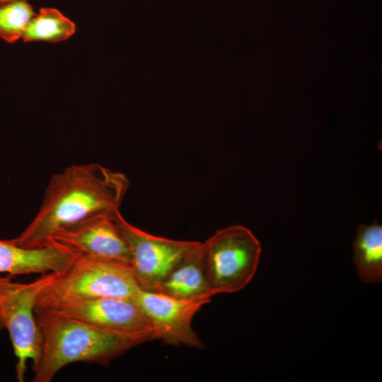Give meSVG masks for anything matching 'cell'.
I'll list each match as a JSON object with an SVG mask.
<instances>
[{
  "mask_svg": "<svg viewBox=\"0 0 382 382\" xmlns=\"http://www.w3.org/2000/svg\"><path fill=\"white\" fill-rule=\"evenodd\" d=\"M129 187L121 172L96 163L71 165L52 176L37 214L11 241L25 248L48 245L65 227L95 214L119 211Z\"/></svg>",
  "mask_w": 382,
  "mask_h": 382,
  "instance_id": "6da1fadb",
  "label": "cell"
},
{
  "mask_svg": "<svg viewBox=\"0 0 382 382\" xmlns=\"http://www.w3.org/2000/svg\"><path fill=\"white\" fill-rule=\"evenodd\" d=\"M35 316L42 347L33 382H50L62 369L76 362L106 366L132 347L154 340L151 334L107 330L60 315Z\"/></svg>",
  "mask_w": 382,
  "mask_h": 382,
  "instance_id": "7a4b0ae2",
  "label": "cell"
},
{
  "mask_svg": "<svg viewBox=\"0 0 382 382\" xmlns=\"http://www.w3.org/2000/svg\"><path fill=\"white\" fill-rule=\"evenodd\" d=\"M140 289L130 266L78 255L66 270L54 273L35 306L99 297L134 301Z\"/></svg>",
  "mask_w": 382,
  "mask_h": 382,
  "instance_id": "3957f363",
  "label": "cell"
},
{
  "mask_svg": "<svg viewBox=\"0 0 382 382\" xmlns=\"http://www.w3.org/2000/svg\"><path fill=\"white\" fill-rule=\"evenodd\" d=\"M54 272L44 274L29 283L13 282L0 278V329L7 330L16 357V376L24 381L27 364L33 369L39 363L42 337L35 316V304L42 288Z\"/></svg>",
  "mask_w": 382,
  "mask_h": 382,
  "instance_id": "277c9868",
  "label": "cell"
},
{
  "mask_svg": "<svg viewBox=\"0 0 382 382\" xmlns=\"http://www.w3.org/2000/svg\"><path fill=\"white\" fill-rule=\"evenodd\" d=\"M204 243L212 296L238 291L249 284L257 271L262 251L259 241L250 229L229 226L217 231Z\"/></svg>",
  "mask_w": 382,
  "mask_h": 382,
  "instance_id": "5b68a950",
  "label": "cell"
},
{
  "mask_svg": "<svg viewBox=\"0 0 382 382\" xmlns=\"http://www.w3.org/2000/svg\"><path fill=\"white\" fill-rule=\"evenodd\" d=\"M115 219L129 250L132 272L144 290L156 291L172 268L199 242L150 234L128 222L120 211Z\"/></svg>",
  "mask_w": 382,
  "mask_h": 382,
  "instance_id": "8992f818",
  "label": "cell"
},
{
  "mask_svg": "<svg viewBox=\"0 0 382 382\" xmlns=\"http://www.w3.org/2000/svg\"><path fill=\"white\" fill-rule=\"evenodd\" d=\"M35 311L66 316L110 331L151 334L155 339L148 318L132 300L99 297L60 301L37 305Z\"/></svg>",
  "mask_w": 382,
  "mask_h": 382,
  "instance_id": "52a82bcc",
  "label": "cell"
},
{
  "mask_svg": "<svg viewBox=\"0 0 382 382\" xmlns=\"http://www.w3.org/2000/svg\"><path fill=\"white\" fill-rule=\"evenodd\" d=\"M210 296L184 299L140 289L134 301L148 318L155 339L171 345L203 349L204 343L193 330L192 321Z\"/></svg>",
  "mask_w": 382,
  "mask_h": 382,
  "instance_id": "ba28073f",
  "label": "cell"
},
{
  "mask_svg": "<svg viewBox=\"0 0 382 382\" xmlns=\"http://www.w3.org/2000/svg\"><path fill=\"white\" fill-rule=\"evenodd\" d=\"M119 211L95 214L65 227L54 234L50 244L59 245L78 255L131 267L129 250L115 219Z\"/></svg>",
  "mask_w": 382,
  "mask_h": 382,
  "instance_id": "9c48e42d",
  "label": "cell"
},
{
  "mask_svg": "<svg viewBox=\"0 0 382 382\" xmlns=\"http://www.w3.org/2000/svg\"><path fill=\"white\" fill-rule=\"evenodd\" d=\"M78 256L54 243L25 248L10 240H0V274L20 275L61 272Z\"/></svg>",
  "mask_w": 382,
  "mask_h": 382,
  "instance_id": "30bf717a",
  "label": "cell"
},
{
  "mask_svg": "<svg viewBox=\"0 0 382 382\" xmlns=\"http://www.w3.org/2000/svg\"><path fill=\"white\" fill-rule=\"evenodd\" d=\"M204 243L187 253L164 278L156 292L178 299L210 296Z\"/></svg>",
  "mask_w": 382,
  "mask_h": 382,
  "instance_id": "8fae6325",
  "label": "cell"
},
{
  "mask_svg": "<svg viewBox=\"0 0 382 382\" xmlns=\"http://www.w3.org/2000/svg\"><path fill=\"white\" fill-rule=\"evenodd\" d=\"M353 262L362 282H381L382 226L377 220L370 225L358 226L353 243Z\"/></svg>",
  "mask_w": 382,
  "mask_h": 382,
  "instance_id": "7c38bea8",
  "label": "cell"
},
{
  "mask_svg": "<svg viewBox=\"0 0 382 382\" xmlns=\"http://www.w3.org/2000/svg\"><path fill=\"white\" fill-rule=\"evenodd\" d=\"M75 32V23L61 11L54 8H41L28 23L23 40L25 42L55 43L69 39Z\"/></svg>",
  "mask_w": 382,
  "mask_h": 382,
  "instance_id": "4fadbf2b",
  "label": "cell"
},
{
  "mask_svg": "<svg viewBox=\"0 0 382 382\" xmlns=\"http://www.w3.org/2000/svg\"><path fill=\"white\" fill-rule=\"evenodd\" d=\"M35 15L33 6L26 0H11L0 4V38L8 43L23 38Z\"/></svg>",
  "mask_w": 382,
  "mask_h": 382,
  "instance_id": "5bb4252c",
  "label": "cell"
},
{
  "mask_svg": "<svg viewBox=\"0 0 382 382\" xmlns=\"http://www.w3.org/2000/svg\"><path fill=\"white\" fill-rule=\"evenodd\" d=\"M11 1V0H0V4H2V3L6 2V1Z\"/></svg>",
  "mask_w": 382,
  "mask_h": 382,
  "instance_id": "9a60e30c",
  "label": "cell"
}]
</instances>
